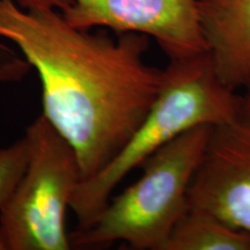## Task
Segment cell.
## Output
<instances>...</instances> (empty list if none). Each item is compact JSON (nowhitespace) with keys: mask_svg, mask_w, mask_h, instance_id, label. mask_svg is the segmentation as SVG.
Returning a JSON list of instances; mask_svg holds the SVG:
<instances>
[{"mask_svg":"<svg viewBox=\"0 0 250 250\" xmlns=\"http://www.w3.org/2000/svg\"><path fill=\"white\" fill-rule=\"evenodd\" d=\"M0 37L36 68L42 115L76 151L81 181L124 147L166 80V68L145 61L146 35L89 33L71 26L57 9L29 11L0 0Z\"/></svg>","mask_w":250,"mask_h":250,"instance_id":"cell-1","label":"cell"},{"mask_svg":"<svg viewBox=\"0 0 250 250\" xmlns=\"http://www.w3.org/2000/svg\"><path fill=\"white\" fill-rule=\"evenodd\" d=\"M241 105L242 96L220 80L208 52L170 62L158 99L129 142L99 173L78 184L70 204L78 227L88 226L118 184L159 148L198 125L235 120Z\"/></svg>","mask_w":250,"mask_h":250,"instance_id":"cell-2","label":"cell"},{"mask_svg":"<svg viewBox=\"0 0 250 250\" xmlns=\"http://www.w3.org/2000/svg\"><path fill=\"white\" fill-rule=\"evenodd\" d=\"M212 125L181 133L146 159L140 179L111 199L86 227L70 235L73 248L101 249L125 242L134 250H164L190 208L189 189L203 160Z\"/></svg>","mask_w":250,"mask_h":250,"instance_id":"cell-3","label":"cell"},{"mask_svg":"<svg viewBox=\"0 0 250 250\" xmlns=\"http://www.w3.org/2000/svg\"><path fill=\"white\" fill-rule=\"evenodd\" d=\"M26 170L0 210L9 250H68L66 211L81 181L76 151L41 115L27 127Z\"/></svg>","mask_w":250,"mask_h":250,"instance_id":"cell-4","label":"cell"},{"mask_svg":"<svg viewBox=\"0 0 250 250\" xmlns=\"http://www.w3.org/2000/svg\"><path fill=\"white\" fill-rule=\"evenodd\" d=\"M61 13L80 29L104 27L152 37L170 62L208 52L198 0H71Z\"/></svg>","mask_w":250,"mask_h":250,"instance_id":"cell-5","label":"cell"},{"mask_svg":"<svg viewBox=\"0 0 250 250\" xmlns=\"http://www.w3.org/2000/svg\"><path fill=\"white\" fill-rule=\"evenodd\" d=\"M190 208H201L250 234V118L212 129L189 189Z\"/></svg>","mask_w":250,"mask_h":250,"instance_id":"cell-6","label":"cell"},{"mask_svg":"<svg viewBox=\"0 0 250 250\" xmlns=\"http://www.w3.org/2000/svg\"><path fill=\"white\" fill-rule=\"evenodd\" d=\"M208 52L220 80L234 90L250 83V0H198Z\"/></svg>","mask_w":250,"mask_h":250,"instance_id":"cell-7","label":"cell"},{"mask_svg":"<svg viewBox=\"0 0 250 250\" xmlns=\"http://www.w3.org/2000/svg\"><path fill=\"white\" fill-rule=\"evenodd\" d=\"M164 250H250V234L210 212L190 208L175 225Z\"/></svg>","mask_w":250,"mask_h":250,"instance_id":"cell-8","label":"cell"},{"mask_svg":"<svg viewBox=\"0 0 250 250\" xmlns=\"http://www.w3.org/2000/svg\"><path fill=\"white\" fill-rule=\"evenodd\" d=\"M28 164V145L21 138L0 149V210L17 187Z\"/></svg>","mask_w":250,"mask_h":250,"instance_id":"cell-9","label":"cell"},{"mask_svg":"<svg viewBox=\"0 0 250 250\" xmlns=\"http://www.w3.org/2000/svg\"><path fill=\"white\" fill-rule=\"evenodd\" d=\"M23 9H57L62 12L70 5L71 0H14Z\"/></svg>","mask_w":250,"mask_h":250,"instance_id":"cell-10","label":"cell"},{"mask_svg":"<svg viewBox=\"0 0 250 250\" xmlns=\"http://www.w3.org/2000/svg\"><path fill=\"white\" fill-rule=\"evenodd\" d=\"M242 112L241 115L245 117L250 118V83L246 87V93L242 96Z\"/></svg>","mask_w":250,"mask_h":250,"instance_id":"cell-11","label":"cell"},{"mask_svg":"<svg viewBox=\"0 0 250 250\" xmlns=\"http://www.w3.org/2000/svg\"><path fill=\"white\" fill-rule=\"evenodd\" d=\"M1 249H7V247H6L4 235H2V232H1V227H0V250Z\"/></svg>","mask_w":250,"mask_h":250,"instance_id":"cell-12","label":"cell"},{"mask_svg":"<svg viewBox=\"0 0 250 250\" xmlns=\"http://www.w3.org/2000/svg\"><path fill=\"white\" fill-rule=\"evenodd\" d=\"M0 46H1V45H0Z\"/></svg>","mask_w":250,"mask_h":250,"instance_id":"cell-13","label":"cell"}]
</instances>
